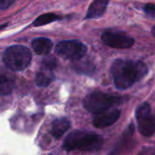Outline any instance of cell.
<instances>
[{
    "label": "cell",
    "mask_w": 155,
    "mask_h": 155,
    "mask_svg": "<svg viewBox=\"0 0 155 155\" xmlns=\"http://www.w3.org/2000/svg\"><path fill=\"white\" fill-rule=\"evenodd\" d=\"M114 85L120 90H125L142 80L148 73V68L141 61L117 59L111 67Z\"/></svg>",
    "instance_id": "1"
},
{
    "label": "cell",
    "mask_w": 155,
    "mask_h": 155,
    "mask_svg": "<svg viewBox=\"0 0 155 155\" xmlns=\"http://www.w3.org/2000/svg\"><path fill=\"white\" fill-rule=\"evenodd\" d=\"M101 136L84 131H74L64 140V147L67 151L80 150L84 152H96L103 146Z\"/></svg>",
    "instance_id": "2"
},
{
    "label": "cell",
    "mask_w": 155,
    "mask_h": 155,
    "mask_svg": "<svg viewBox=\"0 0 155 155\" xmlns=\"http://www.w3.org/2000/svg\"><path fill=\"white\" fill-rule=\"evenodd\" d=\"M32 54L30 50L24 45L9 46L3 54V62L6 68L11 71H22L31 62Z\"/></svg>",
    "instance_id": "3"
},
{
    "label": "cell",
    "mask_w": 155,
    "mask_h": 155,
    "mask_svg": "<svg viewBox=\"0 0 155 155\" xmlns=\"http://www.w3.org/2000/svg\"><path fill=\"white\" fill-rule=\"evenodd\" d=\"M122 103L123 99L120 96L111 95L102 92H94L84 98V106L89 113L97 114L110 110L113 106L121 104Z\"/></svg>",
    "instance_id": "4"
},
{
    "label": "cell",
    "mask_w": 155,
    "mask_h": 155,
    "mask_svg": "<svg viewBox=\"0 0 155 155\" xmlns=\"http://www.w3.org/2000/svg\"><path fill=\"white\" fill-rule=\"evenodd\" d=\"M87 52L86 45L78 40L62 41L55 46V53L67 60L77 61L83 58Z\"/></svg>",
    "instance_id": "5"
},
{
    "label": "cell",
    "mask_w": 155,
    "mask_h": 155,
    "mask_svg": "<svg viewBox=\"0 0 155 155\" xmlns=\"http://www.w3.org/2000/svg\"><path fill=\"white\" fill-rule=\"evenodd\" d=\"M135 114L140 133L145 137L152 136L155 133V119L150 104L147 103L141 104L136 109Z\"/></svg>",
    "instance_id": "6"
},
{
    "label": "cell",
    "mask_w": 155,
    "mask_h": 155,
    "mask_svg": "<svg viewBox=\"0 0 155 155\" xmlns=\"http://www.w3.org/2000/svg\"><path fill=\"white\" fill-rule=\"evenodd\" d=\"M101 38L106 45L116 49H126L134 45L133 37L118 31H106L102 35Z\"/></svg>",
    "instance_id": "7"
},
{
    "label": "cell",
    "mask_w": 155,
    "mask_h": 155,
    "mask_svg": "<svg viewBox=\"0 0 155 155\" xmlns=\"http://www.w3.org/2000/svg\"><path fill=\"white\" fill-rule=\"evenodd\" d=\"M121 115V112L118 109H110L103 113L94 115L93 124L97 128H104L114 124Z\"/></svg>",
    "instance_id": "8"
},
{
    "label": "cell",
    "mask_w": 155,
    "mask_h": 155,
    "mask_svg": "<svg viewBox=\"0 0 155 155\" xmlns=\"http://www.w3.org/2000/svg\"><path fill=\"white\" fill-rule=\"evenodd\" d=\"M15 86V76L11 70L0 66V96L9 94Z\"/></svg>",
    "instance_id": "9"
},
{
    "label": "cell",
    "mask_w": 155,
    "mask_h": 155,
    "mask_svg": "<svg viewBox=\"0 0 155 155\" xmlns=\"http://www.w3.org/2000/svg\"><path fill=\"white\" fill-rule=\"evenodd\" d=\"M110 0H94L89 5L86 13V19H95L104 15Z\"/></svg>",
    "instance_id": "10"
},
{
    "label": "cell",
    "mask_w": 155,
    "mask_h": 155,
    "mask_svg": "<svg viewBox=\"0 0 155 155\" xmlns=\"http://www.w3.org/2000/svg\"><path fill=\"white\" fill-rule=\"evenodd\" d=\"M33 50L35 54L39 55H46L48 54L53 47L52 41L45 37H38L33 40L32 42Z\"/></svg>",
    "instance_id": "11"
},
{
    "label": "cell",
    "mask_w": 155,
    "mask_h": 155,
    "mask_svg": "<svg viewBox=\"0 0 155 155\" xmlns=\"http://www.w3.org/2000/svg\"><path fill=\"white\" fill-rule=\"evenodd\" d=\"M70 128V122L65 118H60L54 121L52 124V134L55 138H61Z\"/></svg>",
    "instance_id": "12"
},
{
    "label": "cell",
    "mask_w": 155,
    "mask_h": 155,
    "mask_svg": "<svg viewBox=\"0 0 155 155\" xmlns=\"http://www.w3.org/2000/svg\"><path fill=\"white\" fill-rule=\"evenodd\" d=\"M54 78V75L53 74V71L42 67V69L36 74L35 82L38 86L45 87V86H48L52 83Z\"/></svg>",
    "instance_id": "13"
},
{
    "label": "cell",
    "mask_w": 155,
    "mask_h": 155,
    "mask_svg": "<svg viewBox=\"0 0 155 155\" xmlns=\"http://www.w3.org/2000/svg\"><path fill=\"white\" fill-rule=\"evenodd\" d=\"M60 17L57 15L54 14H45L43 15H40L39 17H37L35 22H34V25L35 26H41V25H45L47 24H50L52 22H54L56 20H58Z\"/></svg>",
    "instance_id": "14"
},
{
    "label": "cell",
    "mask_w": 155,
    "mask_h": 155,
    "mask_svg": "<svg viewBox=\"0 0 155 155\" xmlns=\"http://www.w3.org/2000/svg\"><path fill=\"white\" fill-rule=\"evenodd\" d=\"M56 66V61L54 57H47L45 58L43 63H42V67L53 71Z\"/></svg>",
    "instance_id": "15"
},
{
    "label": "cell",
    "mask_w": 155,
    "mask_h": 155,
    "mask_svg": "<svg viewBox=\"0 0 155 155\" xmlns=\"http://www.w3.org/2000/svg\"><path fill=\"white\" fill-rule=\"evenodd\" d=\"M144 12L150 15V16H155V5L154 4H146L143 6Z\"/></svg>",
    "instance_id": "16"
},
{
    "label": "cell",
    "mask_w": 155,
    "mask_h": 155,
    "mask_svg": "<svg viewBox=\"0 0 155 155\" xmlns=\"http://www.w3.org/2000/svg\"><path fill=\"white\" fill-rule=\"evenodd\" d=\"M15 0H0V10H4L8 8Z\"/></svg>",
    "instance_id": "17"
},
{
    "label": "cell",
    "mask_w": 155,
    "mask_h": 155,
    "mask_svg": "<svg viewBox=\"0 0 155 155\" xmlns=\"http://www.w3.org/2000/svg\"><path fill=\"white\" fill-rule=\"evenodd\" d=\"M152 34H153V36H155V25L153 27V29H152Z\"/></svg>",
    "instance_id": "18"
},
{
    "label": "cell",
    "mask_w": 155,
    "mask_h": 155,
    "mask_svg": "<svg viewBox=\"0 0 155 155\" xmlns=\"http://www.w3.org/2000/svg\"><path fill=\"white\" fill-rule=\"evenodd\" d=\"M7 25H0V29H2L3 27H5V26H6Z\"/></svg>",
    "instance_id": "19"
}]
</instances>
